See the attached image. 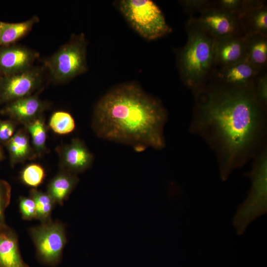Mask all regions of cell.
<instances>
[{
	"instance_id": "1",
	"label": "cell",
	"mask_w": 267,
	"mask_h": 267,
	"mask_svg": "<svg viewBox=\"0 0 267 267\" xmlns=\"http://www.w3.org/2000/svg\"><path fill=\"white\" fill-rule=\"evenodd\" d=\"M253 85L233 88L210 81L193 91L190 132L214 151L223 181L266 148L267 107Z\"/></svg>"
},
{
	"instance_id": "2",
	"label": "cell",
	"mask_w": 267,
	"mask_h": 267,
	"mask_svg": "<svg viewBox=\"0 0 267 267\" xmlns=\"http://www.w3.org/2000/svg\"><path fill=\"white\" fill-rule=\"evenodd\" d=\"M167 117L160 101L128 84L112 89L97 102L92 126L102 138L161 149Z\"/></svg>"
},
{
	"instance_id": "3",
	"label": "cell",
	"mask_w": 267,
	"mask_h": 267,
	"mask_svg": "<svg viewBox=\"0 0 267 267\" xmlns=\"http://www.w3.org/2000/svg\"><path fill=\"white\" fill-rule=\"evenodd\" d=\"M185 27L187 40L178 51L177 62L182 81L193 91L209 83L217 70L215 38L193 17L189 18Z\"/></svg>"
},
{
	"instance_id": "4",
	"label": "cell",
	"mask_w": 267,
	"mask_h": 267,
	"mask_svg": "<svg viewBox=\"0 0 267 267\" xmlns=\"http://www.w3.org/2000/svg\"><path fill=\"white\" fill-rule=\"evenodd\" d=\"M248 176L251 185L248 196L238 207L233 222L238 234H242L256 218L267 212V152L266 147L254 158Z\"/></svg>"
},
{
	"instance_id": "5",
	"label": "cell",
	"mask_w": 267,
	"mask_h": 267,
	"mask_svg": "<svg viewBox=\"0 0 267 267\" xmlns=\"http://www.w3.org/2000/svg\"><path fill=\"white\" fill-rule=\"evenodd\" d=\"M119 9L141 37L154 40L172 31L159 7L151 0H121Z\"/></svg>"
},
{
	"instance_id": "6",
	"label": "cell",
	"mask_w": 267,
	"mask_h": 267,
	"mask_svg": "<svg viewBox=\"0 0 267 267\" xmlns=\"http://www.w3.org/2000/svg\"><path fill=\"white\" fill-rule=\"evenodd\" d=\"M44 66L56 83L67 82L87 70V41L84 34L70 40L44 60Z\"/></svg>"
},
{
	"instance_id": "7",
	"label": "cell",
	"mask_w": 267,
	"mask_h": 267,
	"mask_svg": "<svg viewBox=\"0 0 267 267\" xmlns=\"http://www.w3.org/2000/svg\"><path fill=\"white\" fill-rule=\"evenodd\" d=\"M35 244L39 260L49 266H54L60 261L66 243L64 225L50 220L42 222L29 229Z\"/></svg>"
},
{
	"instance_id": "8",
	"label": "cell",
	"mask_w": 267,
	"mask_h": 267,
	"mask_svg": "<svg viewBox=\"0 0 267 267\" xmlns=\"http://www.w3.org/2000/svg\"><path fill=\"white\" fill-rule=\"evenodd\" d=\"M43 68H31L17 73L2 76L0 80V105L32 95L42 85Z\"/></svg>"
},
{
	"instance_id": "9",
	"label": "cell",
	"mask_w": 267,
	"mask_h": 267,
	"mask_svg": "<svg viewBox=\"0 0 267 267\" xmlns=\"http://www.w3.org/2000/svg\"><path fill=\"white\" fill-rule=\"evenodd\" d=\"M193 18L215 39L244 34L239 21L235 16L218 8H209L198 17Z\"/></svg>"
},
{
	"instance_id": "10",
	"label": "cell",
	"mask_w": 267,
	"mask_h": 267,
	"mask_svg": "<svg viewBox=\"0 0 267 267\" xmlns=\"http://www.w3.org/2000/svg\"><path fill=\"white\" fill-rule=\"evenodd\" d=\"M263 72L244 59L217 69L210 81L233 88L248 87L253 85L255 79Z\"/></svg>"
},
{
	"instance_id": "11",
	"label": "cell",
	"mask_w": 267,
	"mask_h": 267,
	"mask_svg": "<svg viewBox=\"0 0 267 267\" xmlns=\"http://www.w3.org/2000/svg\"><path fill=\"white\" fill-rule=\"evenodd\" d=\"M39 56L37 51L21 45L0 46V73L5 76L26 70Z\"/></svg>"
},
{
	"instance_id": "12",
	"label": "cell",
	"mask_w": 267,
	"mask_h": 267,
	"mask_svg": "<svg viewBox=\"0 0 267 267\" xmlns=\"http://www.w3.org/2000/svg\"><path fill=\"white\" fill-rule=\"evenodd\" d=\"M56 149L62 170L77 175L89 168L92 162V154L79 138H74Z\"/></svg>"
},
{
	"instance_id": "13",
	"label": "cell",
	"mask_w": 267,
	"mask_h": 267,
	"mask_svg": "<svg viewBox=\"0 0 267 267\" xmlns=\"http://www.w3.org/2000/svg\"><path fill=\"white\" fill-rule=\"evenodd\" d=\"M214 56L217 69L245 59V35L240 34L215 39Z\"/></svg>"
},
{
	"instance_id": "14",
	"label": "cell",
	"mask_w": 267,
	"mask_h": 267,
	"mask_svg": "<svg viewBox=\"0 0 267 267\" xmlns=\"http://www.w3.org/2000/svg\"><path fill=\"white\" fill-rule=\"evenodd\" d=\"M48 106L37 96L31 95L7 103L1 112L16 124L24 126L42 116Z\"/></svg>"
},
{
	"instance_id": "15",
	"label": "cell",
	"mask_w": 267,
	"mask_h": 267,
	"mask_svg": "<svg viewBox=\"0 0 267 267\" xmlns=\"http://www.w3.org/2000/svg\"><path fill=\"white\" fill-rule=\"evenodd\" d=\"M0 267H29L21 257L16 234L8 226L0 230Z\"/></svg>"
},
{
	"instance_id": "16",
	"label": "cell",
	"mask_w": 267,
	"mask_h": 267,
	"mask_svg": "<svg viewBox=\"0 0 267 267\" xmlns=\"http://www.w3.org/2000/svg\"><path fill=\"white\" fill-rule=\"evenodd\" d=\"M5 145L8 151L12 166L27 159H33L37 156L25 128L16 132Z\"/></svg>"
},
{
	"instance_id": "17",
	"label": "cell",
	"mask_w": 267,
	"mask_h": 267,
	"mask_svg": "<svg viewBox=\"0 0 267 267\" xmlns=\"http://www.w3.org/2000/svg\"><path fill=\"white\" fill-rule=\"evenodd\" d=\"M245 59L261 71L267 66V36L259 34L245 35Z\"/></svg>"
},
{
	"instance_id": "18",
	"label": "cell",
	"mask_w": 267,
	"mask_h": 267,
	"mask_svg": "<svg viewBox=\"0 0 267 267\" xmlns=\"http://www.w3.org/2000/svg\"><path fill=\"white\" fill-rule=\"evenodd\" d=\"M238 20L244 35L259 34L267 36L266 3L248 10Z\"/></svg>"
},
{
	"instance_id": "19",
	"label": "cell",
	"mask_w": 267,
	"mask_h": 267,
	"mask_svg": "<svg viewBox=\"0 0 267 267\" xmlns=\"http://www.w3.org/2000/svg\"><path fill=\"white\" fill-rule=\"evenodd\" d=\"M78 180L77 175L61 170L49 182L47 193L55 203L62 205L73 190Z\"/></svg>"
},
{
	"instance_id": "20",
	"label": "cell",
	"mask_w": 267,
	"mask_h": 267,
	"mask_svg": "<svg viewBox=\"0 0 267 267\" xmlns=\"http://www.w3.org/2000/svg\"><path fill=\"white\" fill-rule=\"evenodd\" d=\"M38 22L39 18L36 16L19 23L2 22L0 27V46L13 44L27 34Z\"/></svg>"
},
{
	"instance_id": "21",
	"label": "cell",
	"mask_w": 267,
	"mask_h": 267,
	"mask_svg": "<svg viewBox=\"0 0 267 267\" xmlns=\"http://www.w3.org/2000/svg\"><path fill=\"white\" fill-rule=\"evenodd\" d=\"M24 127L30 136L36 154L41 155L45 151L47 138V128L43 117H38Z\"/></svg>"
},
{
	"instance_id": "22",
	"label": "cell",
	"mask_w": 267,
	"mask_h": 267,
	"mask_svg": "<svg viewBox=\"0 0 267 267\" xmlns=\"http://www.w3.org/2000/svg\"><path fill=\"white\" fill-rule=\"evenodd\" d=\"M266 2L261 0H214L213 7L228 12L238 19L248 10Z\"/></svg>"
},
{
	"instance_id": "23",
	"label": "cell",
	"mask_w": 267,
	"mask_h": 267,
	"mask_svg": "<svg viewBox=\"0 0 267 267\" xmlns=\"http://www.w3.org/2000/svg\"><path fill=\"white\" fill-rule=\"evenodd\" d=\"M30 195L35 204L36 219L42 222L49 220L55 204L51 197L47 192L39 191L36 188H32L30 190Z\"/></svg>"
},
{
	"instance_id": "24",
	"label": "cell",
	"mask_w": 267,
	"mask_h": 267,
	"mask_svg": "<svg viewBox=\"0 0 267 267\" xmlns=\"http://www.w3.org/2000/svg\"><path fill=\"white\" fill-rule=\"evenodd\" d=\"M48 126L55 134L63 135L72 132L75 128L73 117L68 112L57 111L51 115L49 120Z\"/></svg>"
},
{
	"instance_id": "25",
	"label": "cell",
	"mask_w": 267,
	"mask_h": 267,
	"mask_svg": "<svg viewBox=\"0 0 267 267\" xmlns=\"http://www.w3.org/2000/svg\"><path fill=\"white\" fill-rule=\"evenodd\" d=\"M45 177L44 168L36 163L28 164L20 173V178L26 185L35 188L40 185Z\"/></svg>"
},
{
	"instance_id": "26",
	"label": "cell",
	"mask_w": 267,
	"mask_h": 267,
	"mask_svg": "<svg viewBox=\"0 0 267 267\" xmlns=\"http://www.w3.org/2000/svg\"><path fill=\"white\" fill-rule=\"evenodd\" d=\"M11 188L6 181L0 179V230L8 226L5 219V211L10 201Z\"/></svg>"
},
{
	"instance_id": "27",
	"label": "cell",
	"mask_w": 267,
	"mask_h": 267,
	"mask_svg": "<svg viewBox=\"0 0 267 267\" xmlns=\"http://www.w3.org/2000/svg\"><path fill=\"white\" fill-rule=\"evenodd\" d=\"M254 94L260 103L264 106H267V74L265 71L255 79L253 85Z\"/></svg>"
},
{
	"instance_id": "28",
	"label": "cell",
	"mask_w": 267,
	"mask_h": 267,
	"mask_svg": "<svg viewBox=\"0 0 267 267\" xmlns=\"http://www.w3.org/2000/svg\"><path fill=\"white\" fill-rule=\"evenodd\" d=\"M179 1L183 9L190 15V17L198 12L200 14L213 6L212 0H184Z\"/></svg>"
},
{
	"instance_id": "29",
	"label": "cell",
	"mask_w": 267,
	"mask_h": 267,
	"mask_svg": "<svg viewBox=\"0 0 267 267\" xmlns=\"http://www.w3.org/2000/svg\"><path fill=\"white\" fill-rule=\"evenodd\" d=\"M19 207L23 219L31 220L36 219L35 204L31 197H20L19 201Z\"/></svg>"
},
{
	"instance_id": "30",
	"label": "cell",
	"mask_w": 267,
	"mask_h": 267,
	"mask_svg": "<svg viewBox=\"0 0 267 267\" xmlns=\"http://www.w3.org/2000/svg\"><path fill=\"white\" fill-rule=\"evenodd\" d=\"M13 121L0 119V142L5 144L14 134L16 125Z\"/></svg>"
},
{
	"instance_id": "31",
	"label": "cell",
	"mask_w": 267,
	"mask_h": 267,
	"mask_svg": "<svg viewBox=\"0 0 267 267\" xmlns=\"http://www.w3.org/2000/svg\"><path fill=\"white\" fill-rule=\"evenodd\" d=\"M3 158V154L1 148L0 146V162Z\"/></svg>"
},
{
	"instance_id": "32",
	"label": "cell",
	"mask_w": 267,
	"mask_h": 267,
	"mask_svg": "<svg viewBox=\"0 0 267 267\" xmlns=\"http://www.w3.org/2000/svg\"><path fill=\"white\" fill-rule=\"evenodd\" d=\"M2 23V22H1V21H0V27H1V26Z\"/></svg>"
},
{
	"instance_id": "33",
	"label": "cell",
	"mask_w": 267,
	"mask_h": 267,
	"mask_svg": "<svg viewBox=\"0 0 267 267\" xmlns=\"http://www.w3.org/2000/svg\"><path fill=\"white\" fill-rule=\"evenodd\" d=\"M1 76H2V75H1V74L0 73V78H1Z\"/></svg>"
}]
</instances>
